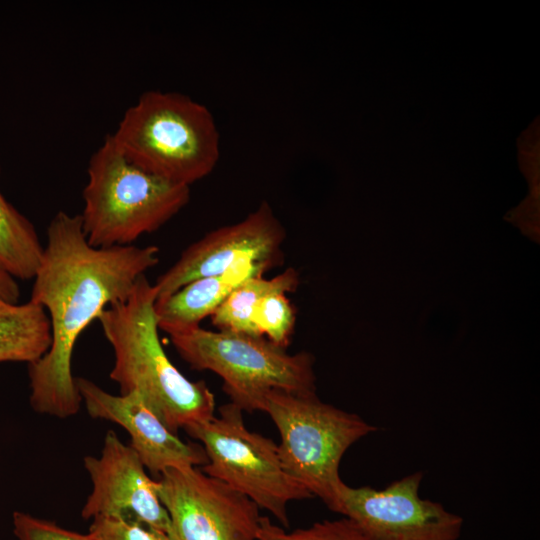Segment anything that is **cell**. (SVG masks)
<instances>
[{"label": "cell", "instance_id": "obj_1", "mask_svg": "<svg viewBox=\"0 0 540 540\" xmlns=\"http://www.w3.org/2000/svg\"><path fill=\"white\" fill-rule=\"evenodd\" d=\"M158 263L154 245L93 247L79 214L54 215L30 298L46 311L51 327L48 351L29 365L34 411L57 418L78 413L82 401L72 355L79 336L108 306L128 298L138 279Z\"/></svg>", "mask_w": 540, "mask_h": 540}, {"label": "cell", "instance_id": "obj_2", "mask_svg": "<svg viewBox=\"0 0 540 540\" xmlns=\"http://www.w3.org/2000/svg\"><path fill=\"white\" fill-rule=\"evenodd\" d=\"M156 301L155 286L143 275L129 297L108 306L98 320L114 353L109 376L120 394L138 393L177 434L210 420L215 396L204 381L186 378L167 356L159 338Z\"/></svg>", "mask_w": 540, "mask_h": 540}, {"label": "cell", "instance_id": "obj_3", "mask_svg": "<svg viewBox=\"0 0 540 540\" xmlns=\"http://www.w3.org/2000/svg\"><path fill=\"white\" fill-rule=\"evenodd\" d=\"M110 137L131 163L189 187L209 175L220 157L212 113L177 92H144Z\"/></svg>", "mask_w": 540, "mask_h": 540}, {"label": "cell", "instance_id": "obj_4", "mask_svg": "<svg viewBox=\"0 0 540 540\" xmlns=\"http://www.w3.org/2000/svg\"><path fill=\"white\" fill-rule=\"evenodd\" d=\"M80 215L88 243L97 248L132 245L180 212L190 187L131 163L110 135L89 160Z\"/></svg>", "mask_w": 540, "mask_h": 540}, {"label": "cell", "instance_id": "obj_5", "mask_svg": "<svg viewBox=\"0 0 540 540\" xmlns=\"http://www.w3.org/2000/svg\"><path fill=\"white\" fill-rule=\"evenodd\" d=\"M258 410L269 415L279 435V457L287 474L330 508L342 484L345 452L376 431L359 415L320 401L315 393L269 390Z\"/></svg>", "mask_w": 540, "mask_h": 540}, {"label": "cell", "instance_id": "obj_6", "mask_svg": "<svg viewBox=\"0 0 540 540\" xmlns=\"http://www.w3.org/2000/svg\"><path fill=\"white\" fill-rule=\"evenodd\" d=\"M169 336L191 368L212 371L223 380V390L243 411H257L269 390L315 393L313 358L307 352L289 354L262 336L200 326Z\"/></svg>", "mask_w": 540, "mask_h": 540}, {"label": "cell", "instance_id": "obj_7", "mask_svg": "<svg viewBox=\"0 0 540 540\" xmlns=\"http://www.w3.org/2000/svg\"><path fill=\"white\" fill-rule=\"evenodd\" d=\"M243 412L230 402L220 406L210 420L184 430L205 451L204 473L247 496L288 528L289 503L312 495L287 474L278 445L246 427Z\"/></svg>", "mask_w": 540, "mask_h": 540}, {"label": "cell", "instance_id": "obj_8", "mask_svg": "<svg viewBox=\"0 0 540 540\" xmlns=\"http://www.w3.org/2000/svg\"><path fill=\"white\" fill-rule=\"evenodd\" d=\"M176 540H257L259 507L198 467H173L156 478Z\"/></svg>", "mask_w": 540, "mask_h": 540}, {"label": "cell", "instance_id": "obj_9", "mask_svg": "<svg viewBox=\"0 0 540 540\" xmlns=\"http://www.w3.org/2000/svg\"><path fill=\"white\" fill-rule=\"evenodd\" d=\"M421 471L384 489L342 482L331 511L349 518L373 540H458L464 520L419 496Z\"/></svg>", "mask_w": 540, "mask_h": 540}, {"label": "cell", "instance_id": "obj_10", "mask_svg": "<svg viewBox=\"0 0 540 540\" xmlns=\"http://www.w3.org/2000/svg\"><path fill=\"white\" fill-rule=\"evenodd\" d=\"M286 230L266 201L241 221L212 230L189 245L154 283L157 300L200 277L223 273L242 261L270 269L283 263Z\"/></svg>", "mask_w": 540, "mask_h": 540}, {"label": "cell", "instance_id": "obj_11", "mask_svg": "<svg viewBox=\"0 0 540 540\" xmlns=\"http://www.w3.org/2000/svg\"><path fill=\"white\" fill-rule=\"evenodd\" d=\"M92 490L81 510L85 520L120 518L143 523L173 537L169 515L137 453L109 430L99 457L86 456ZM176 540V539H175Z\"/></svg>", "mask_w": 540, "mask_h": 540}, {"label": "cell", "instance_id": "obj_12", "mask_svg": "<svg viewBox=\"0 0 540 540\" xmlns=\"http://www.w3.org/2000/svg\"><path fill=\"white\" fill-rule=\"evenodd\" d=\"M76 386L89 415L114 422L126 430L131 448L156 478L169 468L198 467L207 463L202 446L182 441L138 393L114 395L83 377L76 378Z\"/></svg>", "mask_w": 540, "mask_h": 540}, {"label": "cell", "instance_id": "obj_13", "mask_svg": "<svg viewBox=\"0 0 540 540\" xmlns=\"http://www.w3.org/2000/svg\"><path fill=\"white\" fill-rule=\"evenodd\" d=\"M242 283L235 274L226 270L185 284L170 296L156 301L159 329L171 335L199 327L201 321L211 317Z\"/></svg>", "mask_w": 540, "mask_h": 540}, {"label": "cell", "instance_id": "obj_14", "mask_svg": "<svg viewBox=\"0 0 540 540\" xmlns=\"http://www.w3.org/2000/svg\"><path fill=\"white\" fill-rule=\"evenodd\" d=\"M51 345V327L46 311L26 303L0 301V363L39 360Z\"/></svg>", "mask_w": 540, "mask_h": 540}, {"label": "cell", "instance_id": "obj_15", "mask_svg": "<svg viewBox=\"0 0 540 540\" xmlns=\"http://www.w3.org/2000/svg\"><path fill=\"white\" fill-rule=\"evenodd\" d=\"M298 285L299 275L292 267L270 279L252 277L228 295L211 316L212 324L221 331L259 336L252 323V312L257 302L271 293L295 292Z\"/></svg>", "mask_w": 540, "mask_h": 540}, {"label": "cell", "instance_id": "obj_16", "mask_svg": "<svg viewBox=\"0 0 540 540\" xmlns=\"http://www.w3.org/2000/svg\"><path fill=\"white\" fill-rule=\"evenodd\" d=\"M43 249L34 225L0 192V269L15 279H33Z\"/></svg>", "mask_w": 540, "mask_h": 540}, {"label": "cell", "instance_id": "obj_17", "mask_svg": "<svg viewBox=\"0 0 540 540\" xmlns=\"http://www.w3.org/2000/svg\"><path fill=\"white\" fill-rule=\"evenodd\" d=\"M257 540H373L355 522L342 517L315 522L306 528L286 531L273 524L268 517H261Z\"/></svg>", "mask_w": 540, "mask_h": 540}, {"label": "cell", "instance_id": "obj_18", "mask_svg": "<svg viewBox=\"0 0 540 540\" xmlns=\"http://www.w3.org/2000/svg\"><path fill=\"white\" fill-rule=\"evenodd\" d=\"M252 323L259 336L286 348L296 324L295 309L285 293H271L255 305Z\"/></svg>", "mask_w": 540, "mask_h": 540}, {"label": "cell", "instance_id": "obj_19", "mask_svg": "<svg viewBox=\"0 0 540 540\" xmlns=\"http://www.w3.org/2000/svg\"><path fill=\"white\" fill-rule=\"evenodd\" d=\"M89 533L96 540H175L143 523L109 517L91 520Z\"/></svg>", "mask_w": 540, "mask_h": 540}, {"label": "cell", "instance_id": "obj_20", "mask_svg": "<svg viewBox=\"0 0 540 540\" xmlns=\"http://www.w3.org/2000/svg\"><path fill=\"white\" fill-rule=\"evenodd\" d=\"M12 521L16 540H96L89 532L71 531L21 511L14 512Z\"/></svg>", "mask_w": 540, "mask_h": 540}, {"label": "cell", "instance_id": "obj_21", "mask_svg": "<svg viewBox=\"0 0 540 540\" xmlns=\"http://www.w3.org/2000/svg\"><path fill=\"white\" fill-rule=\"evenodd\" d=\"M21 291L14 277L0 269V301L18 303Z\"/></svg>", "mask_w": 540, "mask_h": 540}]
</instances>
